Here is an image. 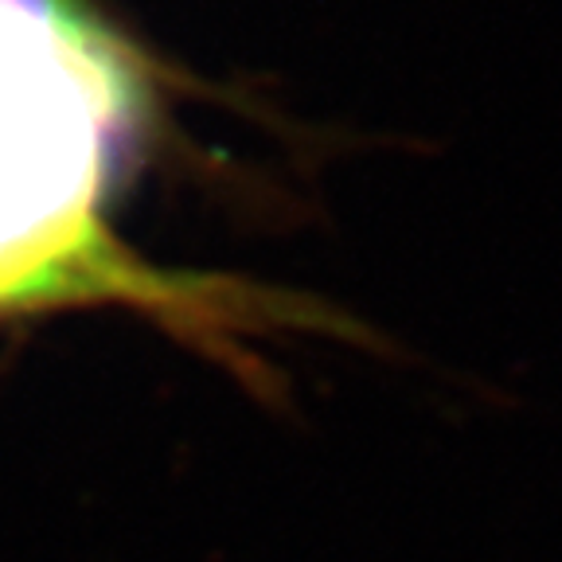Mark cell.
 <instances>
[{"mask_svg":"<svg viewBox=\"0 0 562 562\" xmlns=\"http://www.w3.org/2000/svg\"><path fill=\"white\" fill-rule=\"evenodd\" d=\"M140 59L90 0H0V316L130 305L250 383L246 336L340 316L297 293L160 270L110 227V195L140 117Z\"/></svg>","mask_w":562,"mask_h":562,"instance_id":"obj_1","label":"cell"}]
</instances>
